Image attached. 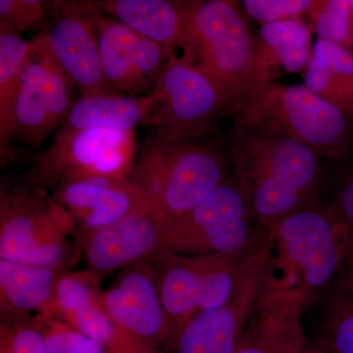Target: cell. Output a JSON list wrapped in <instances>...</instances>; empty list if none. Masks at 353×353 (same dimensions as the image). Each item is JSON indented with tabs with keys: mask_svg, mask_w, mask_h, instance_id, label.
I'll return each instance as SVG.
<instances>
[{
	"mask_svg": "<svg viewBox=\"0 0 353 353\" xmlns=\"http://www.w3.org/2000/svg\"><path fill=\"white\" fill-rule=\"evenodd\" d=\"M185 52L214 83L225 113L234 114L254 83L257 39L248 15L231 0L179 1Z\"/></svg>",
	"mask_w": 353,
	"mask_h": 353,
	"instance_id": "cell-1",
	"label": "cell"
},
{
	"mask_svg": "<svg viewBox=\"0 0 353 353\" xmlns=\"http://www.w3.org/2000/svg\"><path fill=\"white\" fill-rule=\"evenodd\" d=\"M234 115L238 124L296 139L336 161L353 150V118L304 85H256Z\"/></svg>",
	"mask_w": 353,
	"mask_h": 353,
	"instance_id": "cell-2",
	"label": "cell"
},
{
	"mask_svg": "<svg viewBox=\"0 0 353 353\" xmlns=\"http://www.w3.org/2000/svg\"><path fill=\"white\" fill-rule=\"evenodd\" d=\"M132 175L165 223L190 212L229 180L226 161L213 146L196 141L162 145L152 138Z\"/></svg>",
	"mask_w": 353,
	"mask_h": 353,
	"instance_id": "cell-3",
	"label": "cell"
},
{
	"mask_svg": "<svg viewBox=\"0 0 353 353\" xmlns=\"http://www.w3.org/2000/svg\"><path fill=\"white\" fill-rule=\"evenodd\" d=\"M257 241L245 252L231 254L183 255L160 250L153 255L152 260L159 267L158 292L172 334L201 311L229 301Z\"/></svg>",
	"mask_w": 353,
	"mask_h": 353,
	"instance_id": "cell-4",
	"label": "cell"
},
{
	"mask_svg": "<svg viewBox=\"0 0 353 353\" xmlns=\"http://www.w3.org/2000/svg\"><path fill=\"white\" fill-rule=\"evenodd\" d=\"M150 94L154 104L146 126L152 128V139L159 145L196 141L226 114L217 87L188 52L170 55Z\"/></svg>",
	"mask_w": 353,
	"mask_h": 353,
	"instance_id": "cell-5",
	"label": "cell"
},
{
	"mask_svg": "<svg viewBox=\"0 0 353 353\" xmlns=\"http://www.w3.org/2000/svg\"><path fill=\"white\" fill-rule=\"evenodd\" d=\"M250 199L241 181L228 180L196 208L165 223L161 250L183 255L231 254L257 241Z\"/></svg>",
	"mask_w": 353,
	"mask_h": 353,
	"instance_id": "cell-6",
	"label": "cell"
},
{
	"mask_svg": "<svg viewBox=\"0 0 353 353\" xmlns=\"http://www.w3.org/2000/svg\"><path fill=\"white\" fill-rule=\"evenodd\" d=\"M73 219L59 202L26 190L2 189L0 259L59 270L68 257L66 234Z\"/></svg>",
	"mask_w": 353,
	"mask_h": 353,
	"instance_id": "cell-7",
	"label": "cell"
},
{
	"mask_svg": "<svg viewBox=\"0 0 353 353\" xmlns=\"http://www.w3.org/2000/svg\"><path fill=\"white\" fill-rule=\"evenodd\" d=\"M268 227L296 269L304 297L310 292L319 296L347 268L352 243L327 206L310 204Z\"/></svg>",
	"mask_w": 353,
	"mask_h": 353,
	"instance_id": "cell-8",
	"label": "cell"
},
{
	"mask_svg": "<svg viewBox=\"0 0 353 353\" xmlns=\"http://www.w3.org/2000/svg\"><path fill=\"white\" fill-rule=\"evenodd\" d=\"M137 152L134 132L60 127L50 148L37 160L32 180L58 185L92 179L127 180L134 171Z\"/></svg>",
	"mask_w": 353,
	"mask_h": 353,
	"instance_id": "cell-9",
	"label": "cell"
},
{
	"mask_svg": "<svg viewBox=\"0 0 353 353\" xmlns=\"http://www.w3.org/2000/svg\"><path fill=\"white\" fill-rule=\"evenodd\" d=\"M53 18L34 41L82 97L113 92L102 69L94 14L97 2H52Z\"/></svg>",
	"mask_w": 353,
	"mask_h": 353,
	"instance_id": "cell-10",
	"label": "cell"
},
{
	"mask_svg": "<svg viewBox=\"0 0 353 353\" xmlns=\"http://www.w3.org/2000/svg\"><path fill=\"white\" fill-rule=\"evenodd\" d=\"M232 152L239 178L268 176L310 199L324 181L321 155L283 134L238 124Z\"/></svg>",
	"mask_w": 353,
	"mask_h": 353,
	"instance_id": "cell-11",
	"label": "cell"
},
{
	"mask_svg": "<svg viewBox=\"0 0 353 353\" xmlns=\"http://www.w3.org/2000/svg\"><path fill=\"white\" fill-rule=\"evenodd\" d=\"M14 106L13 141L38 148L59 129L72 108L71 87L54 60L34 39Z\"/></svg>",
	"mask_w": 353,
	"mask_h": 353,
	"instance_id": "cell-12",
	"label": "cell"
},
{
	"mask_svg": "<svg viewBox=\"0 0 353 353\" xmlns=\"http://www.w3.org/2000/svg\"><path fill=\"white\" fill-rule=\"evenodd\" d=\"M94 22L102 69L112 92L132 97L150 94L173 53L99 12L94 14Z\"/></svg>",
	"mask_w": 353,
	"mask_h": 353,
	"instance_id": "cell-13",
	"label": "cell"
},
{
	"mask_svg": "<svg viewBox=\"0 0 353 353\" xmlns=\"http://www.w3.org/2000/svg\"><path fill=\"white\" fill-rule=\"evenodd\" d=\"M101 307L118 329L148 347L166 343L172 327L157 287V272L146 260L132 265L102 292Z\"/></svg>",
	"mask_w": 353,
	"mask_h": 353,
	"instance_id": "cell-14",
	"label": "cell"
},
{
	"mask_svg": "<svg viewBox=\"0 0 353 353\" xmlns=\"http://www.w3.org/2000/svg\"><path fill=\"white\" fill-rule=\"evenodd\" d=\"M164 229L157 210L143 206L108 226L87 230L83 256L97 274L132 266L161 250Z\"/></svg>",
	"mask_w": 353,
	"mask_h": 353,
	"instance_id": "cell-15",
	"label": "cell"
},
{
	"mask_svg": "<svg viewBox=\"0 0 353 353\" xmlns=\"http://www.w3.org/2000/svg\"><path fill=\"white\" fill-rule=\"evenodd\" d=\"M55 196L57 202L85 230L108 226L136 209L150 205L131 178L62 183L58 185Z\"/></svg>",
	"mask_w": 353,
	"mask_h": 353,
	"instance_id": "cell-16",
	"label": "cell"
},
{
	"mask_svg": "<svg viewBox=\"0 0 353 353\" xmlns=\"http://www.w3.org/2000/svg\"><path fill=\"white\" fill-rule=\"evenodd\" d=\"M301 292L280 285L269 297L246 330L236 353H305L297 313Z\"/></svg>",
	"mask_w": 353,
	"mask_h": 353,
	"instance_id": "cell-17",
	"label": "cell"
},
{
	"mask_svg": "<svg viewBox=\"0 0 353 353\" xmlns=\"http://www.w3.org/2000/svg\"><path fill=\"white\" fill-rule=\"evenodd\" d=\"M311 29L301 18L262 25L257 39L253 88L281 73L304 71L312 54Z\"/></svg>",
	"mask_w": 353,
	"mask_h": 353,
	"instance_id": "cell-18",
	"label": "cell"
},
{
	"mask_svg": "<svg viewBox=\"0 0 353 353\" xmlns=\"http://www.w3.org/2000/svg\"><path fill=\"white\" fill-rule=\"evenodd\" d=\"M153 104L152 94L132 97L109 92L81 97L70 108L61 127L71 131L105 128L134 132L141 125L146 126Z\"/></svg>",
	"mask_w": 353,
	"mask_h": 353,
	"instance_id": "cell-19",
	"label": "cell"
},
{
	"mask_svg": "<svg viewBox=\"0 0 353 353\" xmlns=\"http://www.w3.org/2000/svg\"><path fill=\"white\" fill-rule=\"evenodd\" d=\"M304 85L353 118V53L325 39H317L304 69Z\"/></svg>",
	"mask_w": 353,
	"mask_h": 353,
	"instance_id": "cell-20",
	"label": "cell"
},
{
	"mask_svg": "<svg viewBox=\"0 0 353 353\" xmlns=\"http://www.w3.org/2000/svg\"><path fill=\"white\" fill-rule=\"evenodd\" d=\"M97 7L132 31L165 46L170 53L183 46V28L179 2L167 0H108Z\"/></svg>",
	"mask_w": 353,
	"mask_h": 353,
	"instance_id": "cell-21",
	"label": "cell"
},
{
	"mask_svg": "<svg viewBox=\"0 0 353 353\" xmlns=\"http://www.w3.org/2000/svg\"><path fill=\"white\" fill-rule=\"evenodd\" d=\"M34 43L13 27L0 22V157L2 163L17 157L13 141V114L21 76Z\"/></svg>",
	"mask_w": 353,
	"mask_h": 353,
	"instance_id": "cell-22",
	"label": "cell"
},
{
	"mask_svg": "<svg viewBox=\"0 0 353 353\" xmlns=\"http://www.w3.org/2000/svg\"><path fill=\"white\" fill-rule=\"evenodd\" d=\"M57 269L0 259L2 313L17 318L41 310L50 303L58 277Z\"/></svg>",
	"mask_w": 353,
	"mask_h": 353,
	"instance_id": "cell-23",
	"label": "cell"
},
{
	"mask_svg": "<svg viewBox=\"0 0 353 353\" xmlns=\"http://www.w3.org/2000/svg\"><path fill=\"white\" fill-rule=\"evenodd\" d=\"M319 296L320 347L328 353H353V277L347 269Z\"/></svg>",
	"mask_w": 353,
	"mask_h": 353,
	"instance_id": "cell-24",
	"label": "cell"
},
{
	"mask_svg": "<svg viewBox=\"0 0 353 353\" xmlns=\"http://www.w3.org/2000/svg\"><path fill=\"white\" fill-rule=\"evenodd\" d=\"M101 296L95 272L61 274L58 275L50 303L39 313L60 318L85 309L101 307Z\"/></svg>",
	"mask_w": 353,
	"mask_h": 353,
	"instance_id": "cell-25",
	"label": "cell"
},
{
	"mask_svg": "<svg viewBox=\"0 0 353 353\" xmlns=\"http://www.w3.org/2000/svg\"><path fill=\"white\" fill-rule=\"evenodd\" d=\"M311 30L319 39L350 50L353 46V10L352 1L327 0L313 1L308 11Z\"/></svg>",
	"mask_w": 353,
	"mask_h": 353,
	"instance_id": "cell-26",
	"label": "cell"
},
{
	"mask_svg": "<svg viewBox=\"0 0 353 353\" xmlns=\"http://www.w3.org/2000/svg\"><path fill=\"white\" fill-rule=\"evenodd\" d=\"M327 208L347 233L353 248V150L338 161L330 183Z\"/></svg>",
	"mask_w": 353,
	"mask_h": 353,
	"instance_id": "cell-27",
	"label": "cell"
},
{
	"mask_svg": "<svg viewBox=\"0 0 353 353\" xmlns=\"http://www.w3.org/2000/svg\"><path fill=\"white\" fill-rule=\"evenodd\" d=\"M34 323L43 333L50 353H106V347L99 341L52 316L39 315Z\"/></svg>",
	"mask_w": 353,
	"mask_h": 353,
	"instance_id": "cell-28",
	"label": "cell"
},
{
	"mask_svg": "<svg viewBox=\"0 0 353 353\" xmlns=\"http://www.w3.org/2000/svg\"><path fill=\"white\" fill-rule=\"evenodd\" d=\"M0 353H50L36 323L8 321L0 329Z\"/></svg>",
	"mask_w": 353,
	"mask_h": 353,
	"instance_id": "cell-29",
	"label": "cell"
},
{
	"mask_svg": "<svg viewBox=\"0 0 353 353\" xmlns=\"http://www.w3.org/2000/svg\"><path fill=\"white\" fill-rule=\"evenodd\" d=\"M243 11L250 18L261 23L282 22L297 19L307 14L312 0H245L241 2Z\"/></svg>",
	"mask_w": 353,
	"mask_h": 353,
	"instance_id": "cell-30",
	"label": "cell"
},
{
	"mask_svg": "<svg viewBox=\"0 0 353 353\" xmlns=\"http://www.w3.org/2000/svg\"><path fill=\"white\" fill-rule=\"evenodd\" d=\"M48 2L41 0H0V22L19 31L41 27L48 18Z\"/></svg>",
	"mask_w": 353,
	"mask_h": 353,
	"instance_id": "cell-31",
	"label": "cell"
},
{
	"mask_svg": "<svg viewBox=\"0 0 353 353\" xmlns=\"http://www.w3.org/2000/svg\"><path fill=\"white\" fill-rule=\"evenodd\" d=\"M106 353H158L129 334L117 328V336L108 348Z\"/></svg>",
	"mask_w": 353,
	"mask_h": 353,
	"instance_id": "cell-32",
	"label": "cell"
},
{
	"mask_svg": "<svg viewBox=\"0 0 353 353\" xmlns=\"http://www.w3.org/2000/svg\"><path fill=\"white\" fill-rule=\"evenodd\" d=\"M347 269V271L350 272V275L353 277V248L352 252H350V257H348Z\"/></svg>",
	"mask_w": 353,
	"mask_h": 353,
	"instance_id": "cell-33",
	"label": "cell"
},
{
	"mask_svg": "<svg viewBox=\"0 0 353 353\" xmlns=\"http://www.w3.org/2000/svg\"><path fill=\"white\" fill-rule=\"evenodd\" d=\"M305 353H328V352H325V350H322L321 347H308L307 350H306Z\"/></svg>",
	"mask_w": 353,
	"mask_h": 353,
	"instance_id": "cell-34",
	"label": "cell"
},
{
	"mask_svg": "<svg viewBox=\"0 0 353 353\" xmlns=\"http://www.w3.org/2000/svg\"><path fill=\"white\" fill-rule=\"evenodd\" d=\"M352 10H353V1H352Z\"/></svg>",
	"mask_w": 353,
	"mask_h": 353,
	"instance_id": "cell-35",
	"label": "cell"
}]
</instances>
